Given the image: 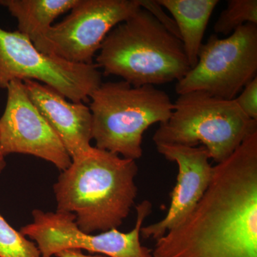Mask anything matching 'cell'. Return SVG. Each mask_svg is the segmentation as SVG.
<instances>
[{"instance_id":"obj_9","label":"cell","mask_w":257,"mask_h":257,"mask_svg":"<svg viewBox=\"0 0 257 257\" xmlns=\"http://www.w3.org/2000/svg\"><path fill=\"white\" fill-rule=\"evenodd\" d=\"M140 8L139 0H78L52 25L37 50L74 64H92L108 34Z\"/></svg>"},{"instance_id":"obj_4","label":"cell","mask_w":257,"mask_h":257,"mask_svg":"<svg viewBox=\"0 0 257 257\" xmlns=\"http://www.w3.org/2000/svg\"><path fill=\"white\" fill-rule=\"evenodd\" d=\"M89 103L95 147L135 161L143 156L145 132L165 123L173 111L165 91L152 85L134 87L123 80L101 83Z\"/></svg>"},{"instance_id":"obj_7","label":"cell","mask_w":257,"mask_h":257,"mask_svg":"<svg viewBox=\"0 0 257 257\" xmlns=\"http://www.w3.org/2000/svg\"><path fill=\"white\" fill-rule=\"evenodd\" d=\"M95 64H74L40 52L19 31L0 27V89L14 80H34L49 86L73 102H89L102 83Z\"/></svg>"},{"instance_id":"obj_3","label":"cell","mask_w":257,"mask_h":257,"mask_svg":"<svg viewBox=\"0 0 257 257\" xmlns=\"http://www.w3.org/2000/svg\"><path fill=\"white\" fill-rule=\"evenodd\" d=\"M99 51L95 64L104 75L134 87L177 82L191 69L181 40L141 8L111 30Z\"/></svg>"},{"instance_id":"obj_10","label":"cell","mask_w":257,"mask_h":257,"mask_svg":"<svg viewBox=\"0 0 257 257\" xmlns=\"http://www.w3.org/2000/svg\"><path fill=\"white\" fill-rule=\"evenodd\" d=\"M7 90L6 106L0 117V150L3 155H32L51 162L59 170H67L72 159L30 100L23 81H13Z\"/></svg>"},{"instance_id":"obj_11","label":"cell","mask_w":257,"mask_h":257,"mask_svg":"<svg viewBox=\"0 0 257 257\" xmlns=\"http://www.w3.org/2000/svg\"><path fill=\"white\" fill-rule=\"evenodd\" d=\"M156 147L166 160L177 164L178 176L171 193L167 214L158 222L141 228L140 235L145 239H158L187 217L207 192L214 175V167L209 162L210 155L204 147L159 145Z\"/></svg>"},{"instance_id":"obj_20","label":"cell","mask_w":257,"mask_h":257,"mask_svg":"<svg viewBox=\"0 0 257 257\" xmlns=\"http://www.w3.org/2000/svg\"><path fill=\"white\" fill-rule=\"evenodd\" d=\"M6 161H5V157L3 155V153L0 150V174L3 172V171L5 170V167H6Z\"/></svg>"},{"instance_id":"obj_16","label":"cell","mask_w":257,"mask_h":257,"mask_svg":"<svg viewBox=\"0 0 257 257\" xmlns=\"http://www.w3.org/2000/svg\"><path fill=\"white\" fill-rule=\"evenodd\" d=\"M0 257H41L35 243L15 230L1 214Z\"/></svg>"},{"instance_id":"obj_12","label":"cell","mask_w":257,"mask_h":257,"mask_svg":"<svg viewBox=\"0 0 257 257\" xmlns=\"http://www.w3.org/2000/svg\"><path fill=\"white\" fill-rule=\"evenodd\" d=\"M29 97L64 145L71 159L92 149V113L82 102H73L49 86L24 81Z\"/></svg>"},{"instance_id":"obj_1","label":"cell","mask_w":257,"mask_h":257,"mask_svg":"<svg viewBox=\"0 0 257 257\" xmlns=\"http://www.w3.org/2000/svg\"><path fill=\"white\" fill-rule=\"evenodd\" d=\"M152 257H257V132L214 166L202 199Z\"/></svg>"},{"instance_id":"obj_14","label":"cell","mask_w":257,"mask_h":257,"mask_svg":"<svg viewBox=\"0 0 257 257\" xmlns=\"http://www.w3.org/2000/svg\"><path fill=\"white\" fill-rule=\"evenodd\" d=\"M78 0H0V5L16 19L18 30L38 48L44 35L60 15L70 11Z\"/></svg>"},{"instance_id":"obj_19","label":"cell","mask_w":257,"mask_h":257,"mask_svg":"<svg viewBox=\"0 0 257 257\" xmlns=\"http://www.w3.org/2000/svg\"><path fill=\"white\" fill-rule=\"evenodd\" d=\"M55 256L57 257H106L101 254L94 255V256L87 255L79 249L64 250V251L57 253Z\"/></svg>"},{"instance_id":"obj_17","label":"cell","mask_w":257,"mask_h":257,"mask_svg":"<svg viewBox=\"0 0 257 257\" xmlns=\"http://www.w3.org/2000/svg\"><path fill=\"white\" fill-rule=\"evenodd\" d=\"M234 100L248 118L257 121V77L243 88Z\"/></svg>"},{"instance_id":"obj_6","label":"cell","mask_w":257,"mask_h":257,"mask_svg":"<svg viewBox=\"0 0 257 257\" xmlns=\"http://www.w3.org/2000/svg\"><path fill=\"white\" fill-rule=\"evenodd\" d=\"M256 72L257 25L246 24L226 38L211 35L201 47L197 64L177 81L175 91L179 95L202 92L232 100Z\"/></svg>"},{"instance_id":"obj_15","label":"cell","mask_w":257,"mask_h":257,"mask_svg":"<svg viewBox=\"0 0 257 257\" xmlns=\"http://www.w3.org/2000/svg\"><path fill=\"white\" fill-rule=\"evenodd\" d=\"M246 24L257 25L256 0H229L214 24L215 35H229Z\"/></svg>"},{"instance_id":"obj_5","label":"cell","mask_w":257,"mask_h":257,"mask_svg":"<svg viewBox=\"0 0 257 257\" xmlns=\"http://www.w3.org/2000/svg\"><path fill=\"white\" fill-rule=\"evenodd\" d=\"M256 132L257 121L248 118L234 99L191 92L179 94L170 119L160 124L152 140L155 145L202 144L216 165Z\"/></svg>"},{"instance_id":"obj_13","label":"cell","mask_w":257,"mask_h":257,"mask_svg":"<svg viewBox=\"0 0 257 257\" xmlns=\"http://www.w3.org/2000/svg\"><path fill=\"white\" fill-rule=\"evenodd\" d=\"M172 15L191 69L197 64L208 23L219 0H157Z\"/></svg>"},{"instance_id":"obj_8","label":"cell","mask_w":257,"mask_h":257,"mask_svg":"<svg viewBox=\"0 0 257 257\" xmlns=\"http://www.w3.org/2000/svg\"><path fill=\"white\" fill-rule=\"evenodd\" d=\"M152 204L144 200L136 207L135 226L127 233L118 229L93 235L83 232L72 213L32 211L33 222L24 226L20 232L36 241L41 257H52L64 250H87L109 257H152V251L140 241L144 221L151 214Z\"/></svg>"},{"instance_id":"obj_18","label":"cell","mask_w":257,"mask_h":257,"mask_svg":"<svg viewBox=\"0 0 257 257\" xmlns=\"http://www.w3.org/2000/svg\"><path fill=\"white\" fill-rule=\"evenodd\" d=\"M140 8L151 13L159 23L162 24L170 33L180 40V35L175 20L165 13L163 7L157 0H139Z\"/></svg>"},{"instance_id":"obj_2","label":"cell","mask_w":257,"mask_h":257,"mask_svg":"<svg viewBox=\"0 0 257 257\" xmlns=\"http://www.w3.org/2000/svg\"><path fill=\"white\" fill-rule=\"evenodd\" d=\"M136 161L95 147L72 160L53 189L57 211L72 213L87 234L118 229L138 196Z\"/></svg>"}]
</instances>
